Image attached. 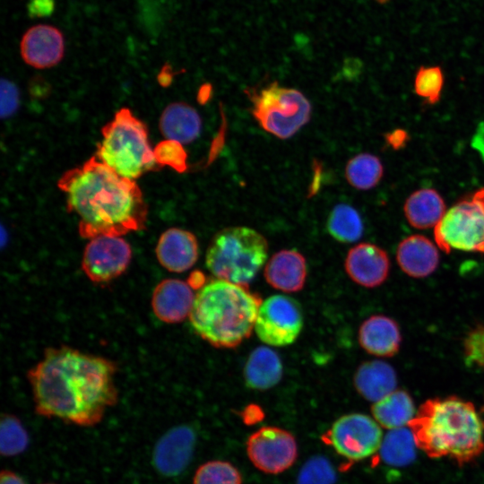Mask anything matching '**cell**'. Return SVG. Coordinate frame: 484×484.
<instances>
[{
	"label": "cell",
	"instance_id": "52a82bcc",
	"mask_svg": "<svg viewBox=\"0 0 484 484\" xmlns=\"http://www.w3.org/2000/svg\"><path fill=\"white\" fill-rule=\"evenodd\" d=\"M252 115L266 132L280 139L293 136L311 117V104L299 91L274 82L250 93Z\"/></svg>",
	"mask_w": 484,
	"mask_h": 484
},
{
	"label": "cell",
	"instance_id": "8992f818",
	"mask_svg": "<svg viewBox=\"0 0 484 484\" xmlns=\"http://www.w3.org/2000/svg\"><path fill=\"white\" fill-rule=\"evenodd\" d=\"M268 249L266 238L258 231L239 226L225 228L211 240L205 265L219 280L247 285L266 262Z\"/></svg>",
	"mask_w": 484,
	"mask_h": 484
},
{
	"label": "cell",
	"instance_id": "7a4b0ae2",
	"mask_svg": "<svg viewBox=\"0 0 484 484\" xmlns=\"http://www.w3.org/2000/svg\"><path fill=\"white\" fill-rule=\"evenodd\" d=\"M83 238L122 237L145 228L148 206L135 180L119 176L94 155L57 181Z\"/></svg>",
	"mask_w": 484,
	"mask_h": 484
},
{
	"label": "cell",
	"instance_id": "d6a6232c",
	"mask_svg": "<svg viewBox=\"0 0 484 484\" xmlns=\"http://www.w3.org/2000/svg\"><path fill=\"white\" fill-rule=\"evenodd\" d=\"M157 162L160 166L169 165L178 172H183L186 169V152L182 144L170 140L162 142L154 150Z\"/></svg>",
	"mask_w": 484,
	"mask_h": 484
},
{
	"label": "cell",
	"instance_id": "ac0fdd59",
	"mask_svg": "<svg viewBox=\"0 0 484 484\" xmlns=\"http://www.w3.org/2000/svg\"><path fill=\"white\" fill-rule=\"evenodd\" d=\"M264 279L275 290L287 293L300 291L307 275L304 255L294 249L275 253L266 263Z\"/></svg>",
	"mask_w": 484,
	"mask_h": 484
},
{
	"label": "cell",
	"instance_id": "f546056e",
	"mask_svg": "<svg viewBox=\"0 0 484 484\" xmlns=\"http://www.w3.org/2000/svg\"><path fill=\"white\" fill-rule=\"evenodd\" d=\"M193 484H242L238 470L229 462L210 461L196 470Z\"/></svg>",
	"mask_w": 484,
	"mask_h": 484
},
{
	"label": "cell",
	"instance_id": "4316f807",
	"mask_svg": "<svg viewBox=\"0 0 484 484\" xmlns=\"http://www.w3.org/2000/svg\"><path fill=\"white\" fill-rule=\"evenodd\" d=\"M326 228L329 234L341 243L359 240L364 230L359 213L346 203H340L333 208L327 219Z\"/></svg>",
	"mask_w": 484,
	"mask_h": 484
},
{
	"label": "cell",
	"instance_id": "ba28073f",
	"mask_svg": "<svg viewBox=\"0 0 484 484\" xmlns=\"http://www.w3.org/2000/svg\"><path fill=\"white\" fill-rule=\"evenodd\" d=\"M434 238L447 254L451 250L484 254V187L445 212L434 228Z\"/></svg>",
	"mask_w": 484,
	"mask_h": 484
},
{
	"label": "cell",
	"instance_id": "4dcf8cb0",
	"mask_svg": "<svg viewBox=\"0 0 484 484\" xmlns=\"http://www.w3.org/2000/svg\"><path fill=\"white\" fill-rule=\"evenodd\" d=\"M415 93L428 104H436L441 98L444 73L440 66H421L414 78Z\"/></svg>",
	"mask_w": 484,
	"mask_h": 484
},
{
	"label": "cell",
	"instance_id": "cb8c5ba5",
	"mask_svg": "<svg viewBox=\"0 0 484 484\" xmlns=\"http://www.w3.org/2000/svg\"><path fill=\"white\" fill-rule=\"evenodd\" d=\"M445 212L443 197L433 188H422L413 192L403 205L407 221L418 229L435 228Z\"/></svg>",
	"mask_w": 484,
	"mask_h": 484
},
{
	"label": "cell",
	"instance_id": "9a60e30c",
	"mask_svg": "<svg viewBox=\"0 0 484 484\" xmlns=\"http://www.w3.org/2000/svg\"><path fill=\"white\" fill-rule=\"evenodd\" d=\"M344 267L353 282L372 289L380 286L387 279L390 259L380 246L371 243H360L349 250Z\"/></svg>",
	"mask_w": 484,
	"mask_h": 484
},
{
	"label": "cell",
	"instance_id": "484cf974",
	"mask_svg": "<svg viewBox=\"0 0 484 484\" xmlns=\"http://www.w3.org/2000/svg\"><path fill=\"white\" fill-rule=\"evenodd\" d=\"M417 448L411 430L403 427L389 430L384 436L379 452L386 464L405 466L414 461Z\"/></svg>",
	"mask_w": 484,
	"mask_h": 484
},
{
	"label": "cell",
	"instance_id": "3957f363",
	"mask_svg": "<svg viewBox=\"0 0 484 484\" xmlns=\"http://www.w3.org/2000/svg\"><path fill=\"white\" fill-rule=\"evenodd\" d=\"M408 427L418 449L430 458L462 465L484 451V420L471 402L456 396L427 400Z\"/></svg>",
	"mask_w": 484,
	"mask_h": 484
},
{
	"label": "cell",
	"instance_id": "d6986e66",
	"mask_svg": "<svg viewBox=\"0 0 484 484\" xmlns=\"http://www.w3.org/2000/svg\"><path fill=\"white\" fill-rule=\"evenodd\" d=\"M402 335L399 325L392 318L375 315L366 319L359 329V343L371 355L390 358L400 350Z\"/></svg>",
	"mask_w": 484,
	"mask_h": 484
},
{
	"label": "cell",
	"instance_id": "1f68e13d",
	"mask_svg": "<svg viewBox=\"0 0 484 484\" xmlns=\"http://www.w3.org/2000/svg\"><path fill=\"white\" fill-rule=\"evenodd\" d=\"M335 471L323 456L310 458L300 469L297 484H334Z\"/></svg>",
	"mask_w": 484,
	"mask_h": 484
},
{
	"label": "cell",
	"instance_id": "6da1fadb",
	"mask_svg": "<svg viewBox=\"0 0 484 484\" xmlns=\"http://www.w3.org/2000/svg\"><path fill=\"white\" fill-rule=\"evenodd\" d=\"M117 365L69 346L50 347L29 369L36 412L83 427L98 424L118 399Z\"/></svg>",
	"mask_w": 484,
	"mask_h": 484
},
{
	"label": "cell",
	"instance_id": "ffe728a7",
	"mask_svg": "<svg viewBox=\"0 0 484 484\" xmlns=\"http://www.w3.org/2000/svg\"><path fill=\"white\" fill-rule=\"evenodd\" d=\"M396 260L403 272L413 278H425L433 273L439 264L435 244L422 235L402 239L396 250Z\"/></svg>",
	"mask_w": 484,
	"mask_h": 484
},
{
	"label": "cell",
	"instance_id": "74e56055",
	"mask_svg": "<svg viewBox=\"0 0 484 484\" xmlns=\"http://www.w3.org/2000/svg\"><path fill=\"white\" fill-rule=\"evenodd\" d=\"M374 1L377 2L378 4H385V3L389 2L390 0H374Z\"/></svg>",
	"mask_w": 484,
	"mask_h": 484
},
{
	"label": "cell",
	"instance_id": "277c9868",
	"mask_svg": "<svg viewBox=\"0 0 484 484\" xmlns=\"http://www.w3.org/2000/svg\"><path fill=\"white\" fill-rule=\"evenodd\" d=\"M262 302L247 285L216 279L195 294L189 321L195 333L212 346L232 349L255 330Z\"/></svg>",
	"mask_w": 484,
	"mask_h": 484
},
{
	"label": "cell",
	"instance_id": "5bb4252c",
	"mask_svg": "<svg viewBox=\"0 0 484 484\" xmlns=\"http://www.w3.org/2000/svg\"><path fill=\"white\" fill-rule=\"evenodd\" d=\"M195 433L188 426L169 429L157 442L152 462L156 470L166 477L180 474L188 465L194 452Z\"/></svg>",
	"mask_w": 484,
	"mask_h": 484
},
{
	"label": "cell",
	"instance_id": "7402d4cb",
	"mask_svg": "<svg viewBox=\"0 0 484 484\" xmlns=\"http://www.w3.org/2000/svg\"><path fill=\"white\" fill-rule=\"evenodd\" d=\"M353 384L364 399L376 402L395 390L397 376L389 364L382 360H370L359 366Z\"/></svg>",
	"mask_w": 484,
	"mask_h": 484
},
{
	"label": "cell",
	"instance_id": "8d00e7d4",
	"mask_svg": "<svg viewBox=\"0 0 484 484\" xmlns=\"http://www.w3.org/2000/svg\"><path fill=\"white\" fill-rule=\"evenodd\" d=\"M0 484H25V482L15 472L3 470L0 475Z\"/></svg>",
	"mask_w": 484,
	"mask_h": 484
},
{
	"label": "cell",
	"instance_id": "f1b7e54d",
	"mask_svg": "<svg viewBox=\"0 0 484 484\" xmlns=\"http://www.w3.org/2000/svg\"><path fill=\"white\" fill-rule=\"evenodd\" d=\"M29 436L21 420L13 415L4 414L0 425V451L3 456H13L24 452Z\"/></svg>",
	"mask_w": 484,
	"mask_h": 484
},
{
	"label": "cell",
	"instance_id": "d590c367",
	"mask_svg": "<svg viewBox=\"0 0 484 484\" xmlns=\"http://www.w3.org/2000/svg\"><path fill=\"white\" fill-rule=\"evenodd\" d=\"M408 139L409 135L407 132L402 129H397L391 133H388L385 136V141L387 144L395 150L404 146Z\"/></svg>",
	"mask_w": 484,
	"mask_h": 484
},
{
	"label": "cell",
	"instance_id": "f35d334b",
	"mask_svg": "<svg viewBox=\"0 0 484 484\" xmlns=\"http://www.w3.org/2000/svg\"><path fill=\"white\" fill-rule=\"evenodd\" d=\"M482 411H484V406H483V408H482Z\"/></svg>",
	"mask_w": 484,
	"mask_h": 484
},
{
	"label": "cell",
	"instance_id": "8fae6325",
	"mask_svg": "<svg viewBox=\"0 0 484 484\" xmlns=\"http://www.w3.org/2000/svg\"><path fill=\"white\" fill-rule=\"evenodd\" d=\"M132 247L122 237L99 236L84 247L81 267L93 283H108L124 274L132 260Z\"/></svg>",
	"mask_w": 484,
	"mask_h": 484
},
{
	"label": "cell",
	"instance_id": "603a6c76",
	"mask_svg": "<svg viewBox=\"0 0 484 484\" xmlns=\"http://www.w3.org/2000/svg\"><path fill=\"white\" fill-rule=\"evenodd\" d=\"M283 367L273 350L262 346L248 356L244 367V380L251 389L264 391L275 386L281 379Z\"/></svg>",
	"mask_w": 484,
	"mask_h": 484
},
{
	"label": "cell",
	"instance_id": "83f0119b",
	"mask_svg": "<svg viewBox=\"0 0 484 484\" xmlns=\"http://www.w3.org/2000/svg\"><path fill=\"white\" fill-rule=\"evenodd\" d=\"M384 167L378 157L370 153H360L351 158L345 168L349 184L359 190H369L382 179Z\"/></svg>",
	"mask_w": 484,
	"mask_h": 484
},
{
	"label": "cell",
	"instance_id": "44dd1931",
	"mask_svg": "<svg viewBox=\"0 0 484 484\" xmlns=\"http://www.w3.org/2000/svg\"><path fill=\"white\" fill-rule=\"evenodd\" d=\"M159 128L166 140L190 143L200 134L202 119L197 110L185 102H173L162 111Z\"/></svg>",
	"mask_w": 484,
	"mask_h": 484
},
{
	"label": "cell",
	"instance_id": "7c38bea8",
	"mask_svg": "<svg viewBox=\"0 0 484 484\" xmlns=\"http://www.w3.org/2000/svg\"><path fill=\"white\" fill-rule=\"evenodd\" d=\"M246 454L253 465L268 474H279L296 462L298 445L288 430L266 426L254 432L246 441Z\"/></svg>",
	"mask_w": 484,
	"mask_h": 484
},
{
	"label": "cell",
	"instance_id": "e575fe53",
	"mask_svg": "<svg viewBox=\"0 0 484 484\" xmlns=\"http://www.w3.org/2000/svg\"><path fill=\"white\" fill-rule=\"evenodd\" d=\"M20 94L16 85L6 79L1 81V117H9L17 110Z\"/></svg>",
	"mask_w": 484,
	"mask_h": 484
},
{
	"label": "cell",
	"instance_id": "836d02e7",
	"mask_svg": "<svg viewBox=\"0 0 484 484\" xmlns=\"http://www.w3.org/2000/svg\"><path fill=\"white\" fill-rule=\"evenodd\" d=\"M464 360L469 367L484 369V325L472 330L464 341Z\"/></svg>",
	"mask_w": 484,
	"mask_h": 484
},
{
	"label": "cell",
	"instance_id": "5b68a950",
	"mask_svg": "<svg viewBox=\"0 0 484 484\" xmlns=\"http://www.w3.org/2000/svg\"><path fill=\"white\" fill-rule=\"evenodd\" d=\"M101 134L95 156L119 176L136 180L160 167L149 143L146 125L129 108L117 110L102 127Z\"/></svg>",
	"mask_w": 484,
	"mask_h": 484
},
{
	"label": "cell",
	"instance_id": "9c48e42d",
	"mask_svg": "<svg viewBox=\"0 0 484 484\" xmlns=\"http://www.w3.org/2000/svg\"><path fill=\"white\" fill-rule=\"evenodd\" d=\"M382 427L371 417L350 413L339 418L325 435L334 451L350 461H360L375 454L383 441Z\"/></svg>",
	"mask_w": 484,
	"mask_h": 484
},
{
	"label": "cell",
	"instance_id": "d4e9b609",
	"mask_svg": "<svg viewBox=\"0 0 484 484\" xmlns=\"http://www.w3.org/2000/svg\"><path fill=\"white\" fill-rule=\"evenodd\" d=\"M375 420L388 430L408 427L416 415L413 401L403 390H394L371 408Z\"/></svg>",
	"mask_w": 484,
	"mask_h": 484
},
{
	"label": "cell",
	"instance_id": "4fadbf2b",
	"mask_svg": "<svg viewBox=\"0 0 484 484\" xmlns=\"http://www.w3.org/2000/svg\"><path fill=\"white\" fill-rule=\"evenodd\" d=\"M65 48L62 31L48 24L29 28L20 41L23 62L36 69L51 68L58 65L65 56Z\"/></svg>",
	"mask_w": 484,
	"mask_h": 484
},
{
	"label": "cell",
	"instance_id": "e0dca14e",
	"mask_svg": "<svg viewBox=\"0 0 484 484\" xmlns=\"http://www.w3.org/2000/svg\"><path fill=\"white\" fill-rule=\"evenodd\" d=\"M155 254L160 264L167 271L184 272L198 259L197 238L189 230L169 228L159 238Z\"/></svg>",
	"mask_w": 484,
	"mask_h": 484
},
{
	"label": "cell",
	"instance_id": "2e32d148",
	"mask_svg": "<svg viewBox=\"0 0 484 484\" xmlns=\"http://www.w3.org/2000/svg\"><path fill=\"white\" fill-rule=\"evenodd\" d=\"M195 295L190 285L178 279L160 281L151 294V309L166 324H177L189 317Z\"/></svg>",
	"mask_w": 484,
	"mask_h": 484
},
{
	"label": "cell",
	"instance_id": "30bf717a",
	"mask_svg": "<svg viewBox=\"0 0 484 484\" xmlns=\"http://www.w3.org/2000/svg\"><path fill=\"white\" fill-rule=\"evenodd\" d=\"M304 324L299 303L285 295H272L262 302L255 324L258 338L267 345L282 347L293 343Z\"/></svg>",
	"mask_w": 484,
	"mask_h": 484
}]
</instances>
